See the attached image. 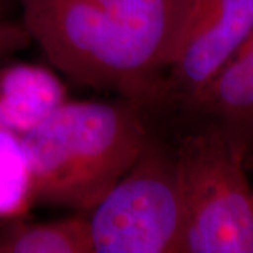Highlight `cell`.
<instances>
[{"label": "cell", "mask_w": 253, "mask_h": 253, "mask_svg": "<svg viewBox=\"0 0 253 253\" xmlns=\"http://www.w3.org/2000/svg\"><path fill=\"white\" fill-rule=\"evenodd\" d=\"M151 135L135 101H63L18 135L33 204L90 214Z\"/></svg>", "instance_id": "1"}, {"label": "cell", "mask_w": 253, "mask_h": 253, "mask_svg": "<svg viewBox=\"0 0 253 253\" xmlns=\"http://www.w3.org/2000/svg\"><path fill=\"white\" fill-rule=\"evenodd\" d=\"M189 124L174 146L181 253H253V183L244 159L218 128Z\"/></svg>", "instance_id": "2"}, {"label": "cell", "mask_w": 253, "mask_h": 253, "mask_svg": "<svg viewBox=\"0 0 253 253\" xmlns=\"http://www.w3.org/2000/svg\"><path fill=\"white\" fill-rule=\"evenodd\" d=\"M87 218L93 253H181L184 212L174 146L152 134Z\"/></svg>", "instance_id": "3"}, {"label": "cell", "mask_w": 253, "mask_h": 253, "mask_svg": "<svg viewBox=\"0 0 253 253\" xmlns=\"http://www.w3.org/2000/svg\"><path fill=\"white\" fill-rule=\"evenodd\" d=\"M118 66L123 96L159 104L165 75L180 42L194 0H93Z\"/></svg>", "instance_id": "4"}, {"label": "cell", "mask_w": 253, "mask_h": 253, "mask_svg": "<svg viewBox=\"0 0 253 253\" xmlns=\"http://www.w3.org/2000/svg\"><path fill=\"white\" fill-rule=\"evenodd\" d=\"M253 31V0H194L159 104L187 106L229 62Z\"/></svg>", "instance_id": "5"}, {"label": "cell", "mask_w": 253, "mask_h": 253, "mask_svg": "<svg viewBox=\"0 0 253 253\" xmlns=\"http://www.w3.org/2000/svg\"><path fill=\"white\" fill-rule=\"evenodd\" d=\"M187 123L218 128L244 159L253 165V31L235 56L193 101L180 109Z\"/></svg>", "instance_id": "6"}, {"label": "cell", "mask_w": 253, "mask_h": 253, "mask_svg": "<svg viewBox=\"0 0 253 253\" xmlns=\"http://www.w3.org/2000/svg\"><path fill=\"white\" fill-rule=\"evenodd\" d=\"M63 101L61 83L45 69L31 65L0 69V123L17 135Z\"/></svg>", "instance_id": "7"}, {"label": "cell", "mask_w": 253, "mask_h": 253, "mask_svg": "<svg viewBox=\"0 0 253 253\" xmlns=\"http://www.w3.org/2000/svg\"><path fill=\"white\" fill-rule=\"evenodd\" d=\"M0 253H93L86 215L30 222L24 217L0 222Z\"/></svg>", "instance_id": "8"}, {"label": "cell", "mask_w": 253, "mask_h": 253, "mask_svg": "<svg viewBox=\"0 0 253 253\" xmlns=\"http://www.w3.org/2000/svg\"><path fill=\"white\" fill-rule=\"evenodd\" d=\"M33 206L20 136L0 123V222L24 217Z\"/></svg>", "instance_id": "9"}, {"label": "cell", "mask_w": 253, "mask_h": 253, "mask_svg": "<svg viewBox=\"0 0 253 253\" xmlns=\"http://www.w3.org/2000/svg\"><path fill=\"white\" fill-rule=\"evenodd\" d=\"M31 37L21 23H14L0 16V66L18 51L31 44Z\"/></svg>", "instance_id": "10"}, {"label": "cell", "mask_w": 253, "mask_h": 253, "mask_svg": "<svg viewBox=\"0 0 253 253\" xmlns=\"http://www.w3.org/2000/svg\"><path fill=\"white\" fill-rule=\"evenodd\" d=\"M248 172L253 173V165H252V166H251V168H249V169H248ZM252 183H253V181H252Z\"/></svg>", "instance_id": "11"}]
</instances>
